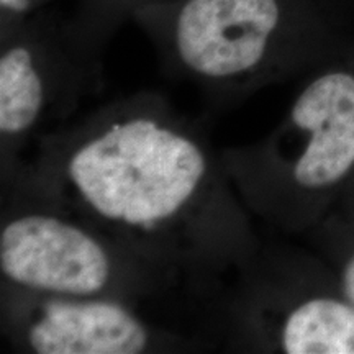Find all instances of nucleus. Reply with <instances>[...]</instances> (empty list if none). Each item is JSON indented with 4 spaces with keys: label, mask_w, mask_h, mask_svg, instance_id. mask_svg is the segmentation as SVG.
Segmentation results:
<instances>
[{
    "label": "nucleus",
    "mask_w": 354,
    "mask_h": 354,
    "mask_svg": "<svg viewBox=\"0 0 354 354\" xmlns=\"http://www.w3.org/2000/svg\"><path fill=\"white\" fill-rule=\"evenodd\" d=\"M2 189L63 207L176 279L207 320L259 246L221 149L156 92L100 105L32 145Z\"/></svg>",
    "instance_id": "1"
},
{
    "label": "nucleus",
    "mask_w": 354,
    "mask_h": 354,
    "mask_svg": "<svg viewBox=\"0 0 354 354\" xmlns=\"http://www.w3.org/2000/svg\"><path fill=\"white\" fill-rule=\"evenodd\" d=\"M221 159L253 218L279 232L313 227L354 177V68L320 71L266 138Z\"/></svg>",
    "instance_id": "2"
},
{
    "label": "nucleus",
    "mask_w": 354,
    "mask_h": 354,
    "mask_svg": "<svg viewBox=\"0 0 354 354\" xmlns=\"http://www.w3.org/2000/svg\"><path fill=\"white\" fill-rule=\"evenodd\" d=\"M131 20L166 74L215 102L281 81L310 53L312 28L299 0H159L135 8Z\"/></svg>",
    "instance_id": "3"
},
{
    "label": "nucleus",
    "mask_w": 354,
    "mask_h": 354,
    "mask_svg": "<svg viewBox=\"0 0 354 354\" xmlns=\"http://www.w3.org/2000/svg\"><path fill=\"white\" fill-rule=\"evenodd\" d=\"M0 281L41 294L117 299L148 310L180 302L201 310L176 279L107 233L17 189H2Z\"/></svg>",
    "instance_id": "4"
},
{
    "label": "nucleus",
    "mask_w": 354,
    "mask_h": 354,
    "mask_svg": "<svg viewBox=\"0 0 354 354\" xmlns=\"http://www.w3.org/2000/svg\"><path fill=\"white\" fill-rule=\"evenodd\" d=\"M110 38L79 3L71 13L48 7L0 30L2 179L35 141L68 125L102 91V56Z\"/></svg>",
    "instance_id": "5"
},
{
    "label": "nucleus",
    "mask_w": 354,
    "mask_h": 354,
    "mask_svg": "<svg viewBox=\"0 0 354 354\" xmlns=\"http://www.w3.org/2000/svg\"><path fill=\"white\" fill-rule=\"evenodd\" d=\"M0 330L15 353L172 354L215 348L159 322L140 305L33 292L0 281Z\"/></svg>",
    "instance_id": "6"
},
{
    "label": "nucleus",
    "mask_w": 354,
    "mask_h": 354,
    "mask_svg": "<svg viewBox=\"0 0 354 354\" xmlns=\"http://www.w3.org/2000/svg\"><path fill=\"white\" fill-rule=\"evenodd\" d=\"M159 0H77V3L95 24L115 33L123 21L131 19L135 8Z\"/></svg>",
    "instance_id": "7"
},
{
    "label": "nucleus",
    "mask_w": 354,
    "mask_h": 354,
    "mask_svg": "<svg viewBox=\"0 0 354 354\" xmlns=\"http://www.w3.org/2000/svg\"><path fill=\"white\" fill-rule=\"evenodd\" d=\"M57 0H0V30L53 7Z\"/></svg>",
    "instance_id": "8"
},
{
    "label": "nucleus",
    "mask_w": 354,
    "mask_h": 354,
    "mask_svg": "<svg viewBox=\"0 0 354 354\" xmlns=\"http://www.w3.org/2000/svg\"><path fill=\"white\" fill-rule=\"evenodd\" d=\"M342 258L338 263V272H336V282L339 290L349 302L354 304V245L342 251Z\"/></svg>",
    "instance_id": "9"
}]
</instances>
